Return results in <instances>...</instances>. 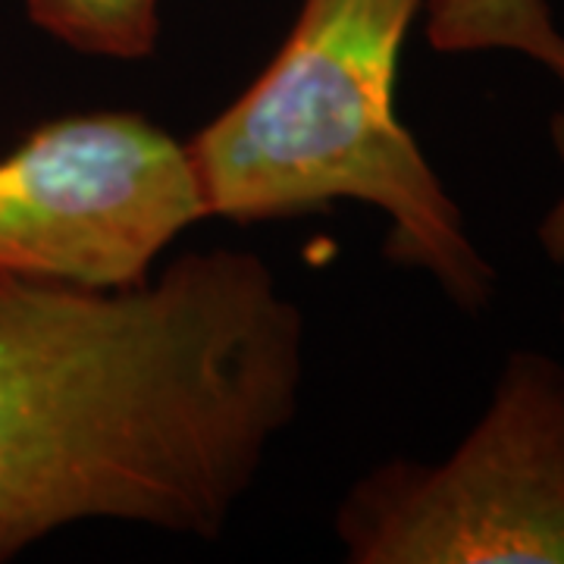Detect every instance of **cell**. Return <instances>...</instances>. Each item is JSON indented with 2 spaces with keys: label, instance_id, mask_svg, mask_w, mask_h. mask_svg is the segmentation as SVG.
Returning <instances> with one entry per match:
<instances>
[{
  "label": "cell",
  "instance_id": "6da1fadb",
  "mask_svg": "<svg viewBox=\"0 0 564 564\" xmlns=\"http://www.w3.org/2000/svg\"><path fill=\"white\" fill-rule=\"evenodd\" d=\"M304 377V311L254 251L129 285L0 273V562L85 521L217 540Z\"/></svg>",
  "mask_w": 564,
  "mask_h": 564
},
{
  "label": "cell",
  "instance_id": "7a4b0ae2",
  "mask_svg": "<svg viewBox=\"0 0 564 564\" xmlns=\"http://www.w3.org/2000/svg\"><path fill=\"white\" fill-rule=\"evenodd\" d=\"M426 0H302L273 61L185 141L207 220L261 223L329 204L373 207L383 254L421 270L467 314L496 267L395 113L402 47Z\"/></svg>",
  "mask_w": 564,
  "mask_h": 564
},
{
  "label": "cell",
  "instance_id": "3957f363",
  "mask_svg": "<svg viewBox=\"0 0 564 564\" xmlns=\"http://www.w3.org/2000/svg\"><path fill=\"white\" fill-rule=\"evenodd\" d=\"M336 536L355 564H564V364L511 351L462 443L367 470Z\"/></svg>",
  "mask_w": 564,
  "mask_h": 564
},
{
  "label": "cell",
  "instance_id": "277c9868",
  "mask_svg": "<svg viewBox=\"0 0 564 564\" xmlns=\"http://www.w3.org/2000/svg\"><path fill=\"white\" fill-rule=\"evenodd\" d=\"M207 220L185 141L139 113L41 122L0 158V273L129 285Z\"/></svg>",
  "mask_w": 564,
  "mask_h": 564
},
{
  "label": "cell",
  "instance_id": "5b68a950",
  "mask_svg": "<svg viewBox=\"0 0 564 564\" xmlns=\"http://www.w3.org/2000/svg\"><path fill=\"white\" fill-rule=\"evenodd\" d=\"M426 44L440 54L508 51L564 85V32L549 0H426Z\"/></svg>",
  "mask_w": 564,
  "mask_h": 564
},
{
  "label": "cell",
  "instance_id": "8992f818",
  "mask_svg": "<svg viewBox=\"0 0 564 564\" xmlns=\"http://www.w3.org/2000/svg\"><path fill=\"white\" fill-rule=\"evenodd\" d=\"M163 0H22L29 22L63 47L101 61H144L161 41Z\"/></svg>",
  "mask_w": 564,
  "mask_h": 564
},
{
  "label": "cell",
  "instance_id": "52a82bcc",
  "mask_svg": "<svg viewBox=\"0 0 564 564\" xmlns=\"http://www.w3.org/2000/svg\"><path fill=\"white\" fill-rule=\"evenodd\" d=\"M549 139H552V151L562 163L564 170V104L549 117ZM536 242L543 248V254L552 263L564 267V188L555 202L549 204L540 223H536ZM562 329H564V307H562Z\"/></svg>",
  "mask_w": 564,
  "mask_h": 564
}]
</instances>
